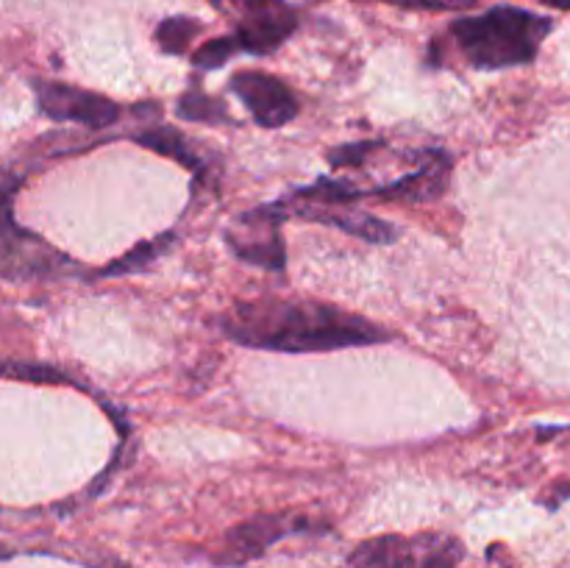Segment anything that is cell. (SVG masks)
Here are the masks:
<instances>
[{
  "label": "cell",
  "instance_id": "cell-1",
  "mask_svg": "<svg viewBox=\"0 0 570 568\" xmlns=\"http://www.w3.org/2000/svg\"><path fill=\"white\" fill-rule=\"evenodd\" d=\"M228 340L248 349L315 354V351L348 349V345L382 343L390 334L365 317L332 304L295 298L237 301L220 317Z\"/></svg>",
  "mask_w": 570,
  "mask_h": 568
},
{
  "label": "cell",
  "instance_id": "cell-2",
  "mask_svg": "<svg viewBox=\"0 0 570 568\" xmlns=\"http://www.w3.org/2000/svg\"><path fill=\"white\" fill-rule=\"evenodd\" d=\"M549 17L515 6H495L479 17H462L451 26L462 59L479 70L529 65L549 37Z\"/></svg>",
  "mask_w": 570,
  "mask_h": 568
},
{
  "label": "cell",
  "instance_id": "cell-3",
  "mask_svg": "<svg viewBox=\"0 0 570 568\" xmlns=\"http://www.w3.org/2000/svg\"><path fill=\"white\" fill-rule=\"evenodd\" d=\"M460 557L462 546L451 535H382L356 546L348 568H456Z\"/></svg>",
  "mask_w": 570,
  "mask_h": 568
},
{
  "label": "cell",
  "instance_id": "cell-4",
  "mask_svg": "<svg viewBox=\"0 0 570 568\" xmlns=\"http://www.w3.org/2000/svg\"><path fill=\"white\" fill-rule=\"evenodd\" d=\"M70 271H76L70 256L17 226L14 217L0 221V278L28 282V278L67 276Z\"/></svg>",
  "mask_w": 570,
  "mask_h": 568
},
{
  "label": "cell",
  "instance_id": "cell-5",
  "mask_svg": "<svg viewBox=\"0 0 570 568\" xmlns=\"http://www.w3.org/2000/svg\"><path fill=\"white\" fill-rule=\"evenodd\" d=\"M284 221V212L276 206H262V209L237 215L226 228V243L234 256L250 265L267 267V271H284V239L278 226Z\"/></svg>",
  "mask_w": 570,
  "mask_h": 568
},
{
  "label": "cell",
  "instance_id": "cell-6",
  "mask_svg": "<svg viewBox=\"0 0 570 568\" xmlns=\"http://www.w3.org/2000/svg\"><path fill=\"white\" fill-rule=\"evenodd\" d=\"M33 92H37L42 115L56 123H78V126L98 131V128H109L120 120V106L104 95L89 92V89L59 81H37Z\"/></svg>",
  "mask_w": 570,
  "mask_h": 568
},
{
  "label": "cell",
  "instance_id": "cell-7",
  "mask_svg": "<svg viewBox=\"0 0 570 568\" xmlns=\"http://www.w3.org/2000/svg\"><path fill=\"white\" fill-rule=\"evenodd\" d=\"M237 14L239 50L271 53L298 26V17L284 0H232Z\"/></svg>",
  "mask_w": 570,
  "mask_h": 568
},
{
  "label": "cell",
  "instance_id": "cell-8",
  "mask_svg": "<svg viewBox=\"0 0 570 568\" xmlns=\"http://www.w3.org/2000/svg\"><path fill=\"white\" fill-rule=\"evenodd\" d=\"M232 89L248 106V111L259 126L282 128L298 117V98L282 78L267 76V72L259 70H245L232 78Z\"/></svg>",
  "mask_w": 570,
  "mask_h": 568
},
{
  "label": "cell",
  "instance_id": "cell-9",
  "mask_svg": "<svg viewBox=\"0 0 570 568\" xmlns=\"http://www.w3.org/2000/svg\"><path fill=\"white\" fill-rule=\"evenodd\" d=\"M295 527H304V523H293L287 516L250 518V521L239 523V527H234L223 538V546L215 555V560L220 566H245V562L265 555L278 538H284L287 532H295Z\"/></svg>",
  "mask_w": 570,
  "mask_h": 568
},
{
  "label": "cell",
  "instance_id": "cell-10",
  "mask_svg": "<svg viewBox=\"0 0 570 568\" xmlns=\"http://www.w3.org/2000/svg\"><path fill=\"white\" fill-rule=\"evenodd\" d=\"M417 165L415 173L399 178V182L387 184V187L376 189L379 198L384 200H412V204H423V200H434L445 193L451 178V159L443 150H415L406 154Z\"/></svg>",
  "mask_w": 570,
  "mask_h": 568
},
{
  "label": "cell",
  "instance_id": "cell-11",
  "mask_svg": "<svg viewBox=\"0 0 570 568\" xmlns=\"http://www.w3.org/2000/svg\"><path fill=\"white\" fill-rule=\"evenodd\" d=\"M295 215L304 217V221L326 223V226L354 234V237L365 239V243L384 245L395 239V228L390 223H384L382 217L367 215V212L351 209L348 204H301L295 206Z\"/></svg>",
  "mask_w": 570,
  "mask_h": 568
},
{
  "label": "cell",
  "instance_id": "cell-12",
  "mask_svg": "<svg viewBox=\"0 0 570 568\" xmlns=\"http://www.w3.org/2000/svg\"><path fill=\"white\" fill-rule=\"evenodd\" d=\"M134 139H137L139 145H145V148L156 150V154L170 156V159H176L178 165L189 167V170L195 173L204 170V156L198 154L195 143H189V139L184 137L181 131H176V128H165V126L145 128V131H139Z\"/></svg>",
  "mask_w": 570,
  "mask_h": 568
},
{
  "label": "cell",
  "instance_id": "cell-13",
  "mask_svg": "<svg viewBox=\"0 0 570 568\" xmlns=\"http://www.w3.org/2000/svg\"><path fill=\"white\" fill-rule=\"evenodd\" d=\"M176 111H178V117H184V120L209 123V126H217V123L232 120V117H228V111H226V106H223L220 100L209 98V95H204V92L181 95Z\"/></svg>",
  "mask_w": 570,
  "mask_h": 568
},
{
  "label": "cell",
  "instance_id": "cell-14",
  "mask_svg": "<svg viewBox=\"0 0 570 568\" xmlns=\"http://www.w3.org/2000/svg\"><path fill=\"white\" fill-rule=\"evenodd\" d=\"M198 31L200 26L195 20H189V17H170V20H165L156 28V42L161 45L165 53H184Z\"/></svg>",
  "mask_w": 570,
  "mask_h": 568
},
{
  "label": "cell",
  "instance_id": "cell-15",
  "mask_svg": "<svg viewBox=\"0 0 570 568\" xmlns=\"http://www.w3.org/2000/svg\"><path fill=\"white\" fill-rule=\"evenodd\" d=\"M0 376L20 379V382H42V384H61L70 382L65 371L53 365H42V362H3L0 365Z\"/></svg>",
  "mask_w": 570,
  "mask_h": 568
},
{
  "label": "cell",
  "instance_id": "cell-16",
  "mask_svg": "<svg viewBox=\"0 0 570 568\" xmlns=\"http://www.w3.org/2000/svg\"><path fill=\"white\" fill-rule=\"evenodd\" d=\"M170 234L167 237H159V239H150V243H142L137 245L134 251H128L126 256H120V259L115 262V265L109 267V276H120V273H134V271H142V267H148V262H154L156 256L165 254L167 245H170Z\"/></svg>",
  "mask_w": 570,
  "mask_h": 568
},
{
  "label": "cell",
  "instance_id": "cell-17",
  "mask_svg": "<svg viewBox=\"0 0 570 568\" xmlns=\"http://www.w3.org/2000/svg\"><path fill=\"white\" fill-rule=\"evenodd\" d=\"M298 198L317 200V204H351L354 198H362V193L354 187V184L334 182V178H321V182L312 184L309 189H301Z\"/></svg>",
  "mask_w": 570,
  "mask_h": 568
},
{
  "label": "cell",
  "instance_id": "cell-18",
  "mask_svg": "<svg viewBox=\"0 0 570 568\" xmlns=\"http://www.w3.org/2000/svg\"><path fill=\"white\" fill-rule=\"evenodd\" d=\"M237 50H239L237 37H217V39H209V42L200 45V48L193 53V61L198 67H206V70H212V67L226 65V61L232 59Z\"/></svg>",
  "mask_w": 570,
  "mask_h": 568
},
{
  "label": "cell",
  "instance_id": "cell-19",
  "mask_svg": "<svg viewBox=\"0 0 570 568\" xmlns=\"http://www.w3.org/2000/svg\"><path fill=\"white\" fill-rule=\"evenodd\" d=\"M376 148V143H360V145H345V148H337L332 150V165L334 167H348V165H360L362 159H365L371 150Z\"/></svg>",
  "mask_w": 570,
  "mask_h": 568
},
{
  "label": "cell",
  "instance_id": "cell-20",
  "mask_svg": "<svg viewBox=\"0 0 570 568\" xmlns=\"http://www.w3.org/2000/svg\"><path fill=\"white\" fill-rule=\"evenodd\" d=\"M387 3L406 6V9H432V11H449V9H468L476 6L479 0H387Z\"/></svg>",
  "mask_w": 570,
  "mask_h": 568
},
{
  "label": "cell",
  "instance_id": "cell-21",
  "mask_svg": "<svg viewBox=\"0 0 570 568\" xmlns=\"http://www.w3.org/2000/svg\"><path fill=\"white\" fill-rule=\"evenodd\" d=\"M17 178L9 173H0V221L11 217V198H14Z\"/></svg>",
  "mask_w": 570,
  "mask_h": 568
},
{
  "label": "cell",
  "instance_id": "cell-22",
  "mask_svg": "<svg viewBox=\"0 0 570 568\" xmlns=\"http://www.w3.org/2000/svg\"><path fill=\"white\" fill-rule=\"evenodd\" d=\"M546 6H554V9H570V0H543Z\"/></svg>",
  "mask_w": 570,
  "mask_h": 568
},
{
  "label": "cell",
  "instance_id": "cell-23",
  "mask_svg": "<svg viewBox=\"0 0 570 568\" xmlns=\"http://www.w3.org/2000/svg\"><path fill=\"white\" fill-rule=\"evenodd\" d=\"M100 568H131V566H126V562H109V566H100Z\"/></svg>",
  "mask_w": 570,
  "mask_h": 568
},
{
  "label": "cell",
  "instance_id": "cell-24",
  "mask_svg": "<svg viewBox=\"0 0 570 568\" xmlns=\"http://www.w3.org/2000/svg\"><path fill=\"white\" fill-rule=\"evenodd\" d=\"M3 557H9V551H6L3 546H0V560H3Z\"/></svg>",
  "mask_w": 570,
  "mask_h": 568
}]
</instances>
